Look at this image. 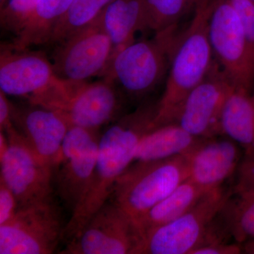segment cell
<instances>
[{
	"instance_id": "6da1fadb",
	"label": "cell",
	"mask_w": 254,
	"mask_h": 254,
	"mask_svg": "<svg viewBox=\"0 0 254 254\" xmlns=\"http://www.w3.org/2000/svg\"><path fill=\"white\" fill-rule=\"evenodd\" d=\"M157 103L145 102L119 118L100 137L98 155L86 193L64 230L69 241L81 235L100 208L108 201L115 182L133 163L138 143L154 128Z\"/></svg>"
},
{
	"instance_id": "7a4b0ae2",
	"label": "cell",
	"mask_w": 254,
	"mask_h": 254,
	"mask_svg": "<svg viewBox=\"0 0 254 254\" xmlns=\"http://www.w3.org/2000/svg\"><path fill=\"white\" fill-rule=\"evenodd\" d=\"M213 0H200L185 31L174 47L166 84L157 104L155 127L173 123L177 110L190 91L201 82L214 63L208 38V18Z\"/></svg>"
},
{
	"instance_id": "3957f363",
	"label": "cell",
	"mask_w": 254,
	"mask_h": 254,
	"mask_svg": "<svg viewBox=\"0 0 254 254\" xmlns=\"http://www.w3.org/2000/svg\"><path fill=\"white\" fill-rule=\"evenodd\" d=\"M179 33L175 26L133 42L113 57L103 77L120 85L131 99L143 100L168 73Z\"/></svg>"
},
{
	"instance_id": "277c9868",
	"label": "cell",
	"mask_w": 254,
	"mask_h": 254,
	"mask_svg": "<svg viewBox=\"0 0 254 254\" xmlns=\"http://www.w3.org/2000/svg\"><path fill=\"white\" fill-rule=\"evenodd\" d=\"M189 179L188 157L133 162L119 177L109 200L136 220Z\"/></svg>"
},
{
	"instance_id": "5b68a950",
	"label": "cell",
	"mask_w": 254,
	"mask_h": 254,
	"mask_svg": "<svg viewBox=\"0 0 254 254\" xmlns=\"http://www.w3.org/2000/svg\"><path fill=\"white\" fill-rule=\"evenodd\" d=\"M116 83L103 77L95 82H64L38 95L33 105L60 113L70 127L98 131L115 120L121 109Z\"/></svg>"
},
{
	"instance_id": "8992f818",
	"label": "cell",
	"mask_w": 254,
	"mask_h": 254,
	"mask_svg": "<svg viewBox=\"0 0 254 254\" xmlns=\"http://www.w3.org/2000/svg\"><path fill=\"white\" fill-rule=\"evenodd\" d=\"M61 208L55 198L18 207L0 225V254H50L63 239Z\"/></svg>"
},
{
	"instance_id": "52a82bcc",
	"label": "cell",
	"mask_w": 254,
	"mask_h": 254,
	"mask_svg": "<svg viewBox=\"0 0 254 254\" xmlns=\"http://www.w3.org/2000/svg\"><path fill=\"white\" fill-rule=\"evenodd\" d=\"M208 38L214 59L237 89L252 93L254 64L237 10L230 0H213Z\"/></svg>"
},
{
	"instance_id": "ba28073f",
	"label": "cell",
	"mask_w": 254,
	"mask_h": 254,
	"mask_svg": "<svg viewBox=\"0 0 254 254\" xmlns=\"http://www.w3.org/2000/svg\"><path fill=\"white\" fill-rule=\"evenodd\" d=\"M230 190H209L188 211L143 237L140 254H190L202 243Z\"/></svg>"
},
{
	"instance_id": "9c48e42d",
	"label": "cell",
	"mask_w": 254,
	"mask_h": 254,
	"mask_svg": "<svg viewBox=\"0 0 254 254\" xmlns=\"http://www.w3.org/2000/svg\"><path fill=\"white\" fill-rule=\"evenodd\" d=\"M98 131L71 127L53 167L55 194L71 215L81 203L91 182L98 155Z\"/></svg>"
},
{
	"instance_id": "30bf717a",
	"label": "cell",
	"mask_w": 254,
	"mask_h": 254,
	"mask_svg": "<svg viewBox=\"0 0 254 254\" xmlns=\"http://www.w3.org/2000/svg\"><path fill=\"white\" fill-rule=\"evenodd\" d=\"M51 63L60 79L72 83L87 81L108 69L113 47L99 17L55 45Z\"/></svg>"
},
{
	"instance_id": "8fae6325",
	"label": "cell",
	"mask_w": 254,
	"mask_h": 254,
	"mask_svg": "<svg viewBox=\"0 0 254 254\" xmlns=\"http://www.w3.org/2000/svg\"><path fill=\"white\" fill-rule=\"evenodd\" d=\"M4 131L8 146L0 156V180L13 192L18 207L54 198L53 168L38 158L14 124Z\"/></svg>"
},
{
	"instance_id": "7c38bea8",
	"label": "cell",
	"mask_w": 254,
	"mask_h": 254,
	"mask_svg": "<svg viewBox=\"0 0 254 254\" xmlns=\"http://www.w3.org/2000/svg\"><path fill=\"white\" fill-rule=\"evenodd\" d=\"M143 237L136 220L108 200L64 254H140Z\"/></svg>"
},
{
	"instance_id": "4fadbf2b",
	"label": "cell",
	"mask_w": 254,
	"mask_h": 254,
	"mask_svg": "<svg viewBox=\"0 0 254 254\" xmlns=\"http://www.w3.org/2000/svg\"><path fill=\"white\" fill-rule=\"evenodd\" d=\"M235 88L214 60L205 77L182 102L173 123L198 138L221 136L222 113Z\"/></svg>"
},
{
	"instance_id": "5bb4252c",
	"label": "cell",
	"mask_w": 254,
	"mask_h": 254,
	"mask_svg": "<svg viewBox=\"0 0 254 254\" xmlns=\"http://www.w3.org/2000/svg\"><path fill=\"white\" fill-rule=\"evenodd\" d=\"M51 60L43 52L17 50L3 43L0 53V90L29 98L59 83Z\"/></svg>"
},
{
	"instance_id": "9a60e30c",
	"label": "cell",
	"mask_w": 254,
	"mask_h": 254,
	"mask_svg": "<svg viewBox=\"0 0 254 254\" xmlns=\"http://www.w3.org/2000/svg\"><path fill=\"white\" fill-rule=\"evenodd\" d=\"M241 148L224 135L203 138L187 155L189 179L207 191L222 187L237 173L244 155Z\"/></svg>"
},
{
	"instance_id": "2e32d148",
	"label": "cell",
	"mask_w": 254,
	"mask_h": 254,
	"mask_svg": "<svg viewBox=\"0 0 254 254\" xmlns=\"http://www.w3.org/2000/svg\"><path fill=\"white\" fill-rule=\"evenodd\" d=\"M31 105L26 108L13 105V124L38 158L53 168L71 127L58 112Z\"/></svg>"
},
{
	"instance_id": "e0dca14e",
	"label": "cell",
	"mask_w": 254,
	"mask_h": 254,
	"mask_svg": "<svg viewBox=\"0 0 254 254\" xmlns=\"http://www.w3.org/2000/svg\"><path fill=\"white\" fill-rule=\"evenodd\" d=\"M99 18L113 44L110 61L120 50L136 41L138 32L148 30L141 0H113Z\"/></svg>"
},
{
	"instance_id": "ac0fdd59",
	"label": "cell",
	"mask_w": 254,
	"mask_h": 254,
	"mask_svg": "<svg viewBox=\"0 0 254 254\" xmlns=\"http://www.w3.org/2000/svg\"><path fill=\"white\" fill-rule=\"evenodd\" d=\"M203 139L190 134L176 123L160 125L142 137L133 162L155 161L188 155Z\"/></svg>"
},
{
	"instance_id": "d6986e66",
	"label": "cell",
	"mask_w": 254,
	"mask_h": 254,
	"mask_svg": "<svg viewBox=\"0 0 254 254\" xmlns=\"http://www.w3.org/2000/svg\"><path fill=\"white\" fill-rule=\"evenodd\" d=\"M207 192L187 179L168 196L135 220L143 237L157 227L166 225L181 216Z\"/></svg>"
},
{
	"instance_id": "ffe728a7",
	"label": "cell",
	"mask_w": 254,
	"mask_h": 254,
	"mask_svg": "<svg viewBox=\"0 0 254 254\" xmlns=\"http://www.w3.org/2000/svg\"><path fill=\"white\" fill-rule=\"evenodd\" d=\"M73 0H38L26 27L9 43L15 49L48 45L55 28L67 13Z\"/></svg>"
},
{
	"instance_id": "44dd1931",
	"label": "cell",
	"mask_w": 254,
	"mask_h": 254,
	"mask_svg": "<svg viewBox=\"0 0 254 254\" xmlns=\"http://www.w3.org/2000/svg\"><path fill=\"white\" fill-rule=\"evenodd\" d=\"M222 135L245 150H254V100L252 93L235 88L229 97L221 120Z\"/></svg>"
},
{
	"instance_id": "7402d4cb",
	"label": "cell",
	"mask_w": 254,
	"mask_h": 254,
	"mask_svg": "<svg viewBox=\"0 0 254 254\" xmlns=\"http://www.w3.org/2000/svg\"><path fill=\"white\" fill-rule=\"evenodd\" d=\"M219 217L229 235L242 245L254 239V191L234 187Z\"/></svg>"
},
{
	"instance_id": "603a6c76",
	"label": "cell",
	"mask_w": 254,
	"mask_h": 254,
	"mask_svg": "<svg viewBox=\"0 0 254 254\" xmlns=\"http://www.w3.org/2000/svg\"><path fill=\"white\" fill-rule=\"evenodd\" d=\"M113 0H73L57 25L48 45L55 46L93 23Z\"/></svg>"
},
{
	"instance_id": "cb8c5ba5",
	"label": "cell",
	"mask_w": 254,
	"mask_h": 254,
	"mask_svg": "<svg viewBox=\"0 0 254 254\" xmlns=\"http://www.w3.org/2000/svg\"><path fill=\"white\" fill-rule=\"evenodd\" d=\"M148 30L155 33L178 26L182 18L195 11L200 0H141Z\"/></svg>"
},
{
	"instance_id": "d4e9b609",
	"label": "cell",
	"mask_w": 254,
	"mask_h": 254,
	"mask_svg": "<svg viewBox=\"0 0 254 254\" xmlns=\"http://www.w3.org/2000/svg\"><path fill=\"white\" fill-rule=\"evenodd\" d=\"M38 0H7L0 8V24L5 31L18 36L26 27Z\"/></svg>"
},
{
	"instance_id": "484cf974",
	"label": "cell",
	"mask_w": 254,
	"mask_h": 254,
	"mask_svg": "<svg viewBox=\"0 0 254 254\" xmlns=\"http://www.w3.org/2000/svg\"><path fill=\"white\" fill-rule=\"evenodd\" d=\"M240 16L251 58L254 64V3L251 0H230Z\"/></svg>"
},
{
	"instance_id": "4316f807",
	"label": "cell",
	"mask_w": 254,
	"mask_h": 254,
	"mask_svg": "<svg viewBox=\"0 0 254 254\" xmlns=\"http://www.w3.org/2000/svg\"><path fill=\"white\" fill-rule=\"evenodd\" d=\"M235 187L254 191V150H245L237 170V182Z\"/></svg>"
},
{
	"instance_id": "83f0119b",
	"label": "cell",
	"mask_w": 254,
	"mask_h": 254,
	"mask_svg": "<svg viewBox=\"0 0 254 254\" xmlns=\"http://www.w3.org/2000/svg\"><path fill=\"white\" fill-rule=\"evenodd\" d=\"M18 208V202L11 190L0 180V225L9 221Z\"/></svg>"
},
{
	"instance_id": "f1b7e54d",
	"label": "cell",
	"mask_w": 254,
	"mask_h": 254,
	"mask_svg": "<svg viewBox=\"0 0 254 254\" xmlns=\"http://www.w3.org/2000/svg\"><path fill=\"white\" fill-rule=\"evenodd\" d=\"M243 253L242 246L236 243H215L195 249L190 254H238Z\"/></svg>"
},
{
	"instance_id": "f546056e",
	"label": "cell",
	"mask_w": 254,
	"mask_h": 254,
	"mask_svg": "<svg viewBox=\"0 0 254 254\" xmlns=\"http://www.w3.org/2000/svg\"><path fill=\"white\" fill-rule=\"evenodd\" d=\"M12 109L7 95L0 90V131H4L13 125Z\"/></svg>"
},
{
	"instance_id": "4dcf8cb0",
	"label": "cell",
	"mask_w": 254,
	"mask_h": 254,
	"mask_svg": "<svg viewBox=\"0 0 254 254\" xmlns=\"http://www.w3.org/2000/svg\"><path fill=\"white\" fill-rule=\"evenodd\" d=\"M242 246L243 253L254 254V239L245 242Z\"/></svg>"
},
{
	"instance_id": "1f68e13d",
	"label": "cell",
	"mask_w": 254,
	"mask_h": 254,
	"mask_svg": "<svg viewBox=\"0 0 254 254\" xmlns=\"http://www.w3.org/2000/svg\"><path fill=\"white\" fill-rule=\"evenodd\" d=\"M6 1H7V0H0V8H1V6H4V4L6 3Z\"/></svg>"
},
{
	"instance_id": "d6a6232c",
	"label": "cell",
	"mask_w": 254,
	"mask_h": 254,
	"mask_svg": "<svg viewBox=\"0 0 254 254\" xmlns=\"http://www.w3.org/2000/svg\"><path fill=\"white\" fill-rule=\"evenodd\" d=\"M252 98H253L254 100V88L253 91H252Z\"/></svg>"
},
{
	"instance_id": "836d02e7",
	"label": "cell",
	"mask_w": 254,
	"mask_h": 254,
	"mask_svg": "<svg viewBox=\"0 0 254 254\" xmlns=\"http://www.w3.org/2000/svg\"><path fill=\"white\" fill-rule=\"evenodd\" d=\"M251 1H253V2L254 3V0H251Z\"/></svg>"
}]
</instances>
